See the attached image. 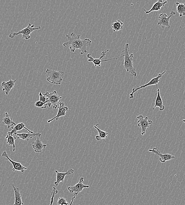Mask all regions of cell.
Listing matches in <instances>:
<instances>
[{"label": "cell", "instance_id": "1", "mask_svg": "<svg viewBox=\"0 0 185 205\" xmlns=\"http://www.w3.org/2000/svg\"><path fill=\"white\" fill-rule=\"evenodd\" d=\"M71 35L70 37L69 35H66L68 41L64 43L63 46L69 47L72 52H74L76 49H79L81 51V55L86 53L87 52V47L91 45L92 41L88 38L81 40V35H76L74 32H72Z\"/></svg>", "mask_w": 185, "mask_h": 205}, {"label": "cell", "instance_id": "2", "mask_svg": "<svg viewBox=\"0 0 185 205\" xmlns=\"http://www.w3.org/2000/svg\"><path fill=\"white\" fill-rule=\"evenodd\" d=\"M124 54V62L123 67L126 72L130 73L132 76L136 77L137 75L136 69L134 68L133 61L134 55L133 54H129V46L128 44H127L124 46V50L122 51Z\"/></svg>", "mask_w": 185, "mask_h": 205}, {"label": "cell", "instance_id": "3", "mask_svg": "<svg viewBox=\"0 0 185 205\" xmlns=\"http://www.w3.org/2000/svg\"><path fill=\"white\" fill-rule=\"evenodd\" d=\"M47 74V81L51 84L60 85L63 79L62 77L65 75V72L62 71H56L47 69L45 72Z\"/></svg>", "mask_w": 185, "mask_h": 205}, {"label": "cell", "instance_id": "4", "mask_svg": "<svg viewBox=\"0 0 185 205\" xmlns=\"http://www.w3.org/2000/svg\"><path fill=\"white\" fill-rule=\"evenodd\" d=\"M41 28V27L40 26L38 27L35 28V24L32 25L31 23H28L27 26L26 28H23L22 30L18 32L11 33L10 34L9 37L10 38H13L16 36L21 34L22 35V38L28 40L30 39L31 34H32L34 31L40 29Z\"/></svg>", "mask_w": 185, "mask_h": 205}, {"label": "cell", "instance_id": "5", "mask_svg": "<svg viewBox=\"0 0 185 205\" xmlns=\"http://www.w3.org/2000/svg\"><path fill=\"white\" fill-rule=\"evenodd\" d=\"M44 95L48 98V107H51L52 105H53V108L54 109H56L59 107L58 104L61 102L60 101L62 99V97L58 94L56 91H54L51 93L47 92Z\"/></svg>", "mask_w": 185, "mask_h": 205}, {"label": "cell", "instance_id": "6", "mask_svg": "<svg viewBox=\"0 0 185 205\" xmlns=\"http://www.w3.org/2000/svg\"><path fill=\"white\" fill-rule=\"evenodd\" d=\"M166 72V70H165L164 72H162V73H159L158 75L156 77H154L151 80L150 82L145 85H142L140 86H138L137 88H133L132 89V93L129 94V99H132L134 98L133 94L134 93H136L137 91L139 90L145 89V88L146 87L149 86H152V85H158V84L159 83V81H160V79L163 76V74H164Z\"/></svg>", "mask_w": 185, "mask_h": 205}, {"label": "cell", "instance_id": "7", "mask_svg": "<svg viewBox=\"0 0 185 205\" xmlns=\"http://www.w3.org/2000/svg\"><path fill=\"white\" fill-rule=\"evenodd\" d=\"M176 14L174 11H171L169 16L167 17L166 13L161 14L159 15L158 20V25L160 26L163 28L167 27L169 29L170 28V18Z\"/></svg>", "mask_w": 185, "mask_h": 205}, {"label": "cell", "instance_id": "8", "mask_svg": "<svg viewBox=\"0 0 185 205\" xmlns=\"http://www.w3.org/2000/svg\"><path fill=\"white\" fill-rule=\"evenodd\" d=\"M109 51V50L108 49L106 51H103V52H102L101 54L100 58H99V59H95V58L92 57L91 54H88L87 55V58H88V62H93L94 65H95V67H96L97 66H99L101 67V62H106V61H107L114 60H117L119 58L122 57L124 56V55H123L122 56L119 57L111 58V59L105 60L104 61H101V59H102V58H103L104 57H105V56H106L107 52Z\"/></svg>", "mask_w": 185, "mask_h": 205}, {"label": "cell", "instance_id": "9", "mask_svg": "<svg viewBox=\"0 0 185 205\" xmlns=\"http://www.w3.org/2000/svg\"><path fill=\"white\" fill-rule=\"evenodd\" d=\"M138 120L137 126L139 128H141V133L144 136L145 134L146 129L148 128H150V125L153 123L152 120H148V117H146L145 119H144L143 115H139L137 116Z\"/></svg>", "mask_w": 185, "mask_h": 205}, {"label": "cell", "instance_id": "10", "mask_svg": "<svg viewBox=\"0 0 185 205\" xmlns=\"http://www.w3.org/2000/svg\"><path fill=\"white\" fill-rule=\"evenodd\" d=\"M84 178L81 177L79 179V182L73 186H69L68 187V190L71 193H74L75 195H77L81 192L83 190L84 188H88L90 186L88 185H85L84 184Z\"/></svg>", "mask_w": 185, "mask_h": 205}, {"label": "cell", "instance_id": "11", "mask_svg": "<svg viewBox=\"0 0 185 205\" xmlns=\"http://www.w3.org/2000/svg\"><path fill=\"white\" fill-rule=\"evenodd\" d=\"M149 151L155 154L160 157L159 160L162 163H165L166 161L172 160L175 158V157L170 154H162L158 150V148H154L152 149H149Z\"/></svg>", "mask_w": 185, "mask_h": 205}, {"label": "cell", "instance_id": "12", "mask_svg": "<svg viewBox=\"0 0 185 205\" xmlns=\"http://www.w3.org/2000/svg\"><path fill=\"white\" fill-rule=\"evenodd\" d=\"M2 156L6 158L12 164L13 166V168L12 169L13 171H15V170L21 171L22 173H24L25 170H27V168L23 165L21 163L14 161L9 157L8 154L5 151L3 152Z\"/></svg>", "mask_w": 185, "mask_h": 205}, {"label": "cell", "instance_id": "13", "mask_svg": "<svg viewBox=\"0 0 185 205\" xmlns=\"http://www.w3.org/2000/svg\"><path fill=\"white\" fill-rule=\"evenodd\" d=\"M59 105V107L58 108L59 110H58L57 114V116L54 117L53 119L48 120V123H50L55 119H56L57 120H59L61 117L66 116V112L69 110V109L67 107L65 106V103L64 102H60Z\"/></svg>", "mask_w": 185, "mask_h": 205}, {"label": "cell", "instance_id": "14", "mask_svg": "<svg viewBox=\"0 0 185 205\" xmlns=\"http://www.w3.org/2000/svg\"><path fill=\"white\" fill-rule=\"evenodd\" d=\"M36 137L35 140L32 143V147L35 152L40 153L42 152L43 149L46 148L47 145L42 143L40 139L41 136Z\"/></svg>", "mask_w": 185, "mask_h": 205}, {"label": "cell", "instance_id": "15", "mask_svg": "<svg viewBox=\"0 0 185 205\" xmlns=\"http://www.w3.org/2000/svg\"><path fill=\"white\" fill-rule=\"evenodd\" d=\"M57 174L56 181L55 182V185L57 186H59L60 182H64L65 181V176L67 175H70L73 174L74 172L73 169H71L65 173H60L57 170L55 171Z\"/></svg>", "mask_w": 185, "mask_h": 205}, {"label": "cell", "instance_id": "16", "mask_svg": "<svg viewBox=\"0 0 185 205\" xmlns=\"http://www.w3.org/2000/svg\"><path fill=\"white\" fill-rule=\"evenodd\" d=\"M16 80H13L12 79H10L9 81L7 82H4L1 84L3 86L2 90L5 92L6 94L8 95L13 88L15 86Z\"/></svg>", "mask_w": 185, "mask_h": 205}, {"label": "cell", "instance_id": "17", "mask_svg": "<svg viewBox=\"0 0 185 205\" xmlns=\"http://www.w3.org/2000/svg\"><path fill=\"white\" fill-rule=\"evenodd\" d=\"M14 134L18 136V139H21L22 140L27 141H29L30 139H32L35 136H41V134L40 133H32L30 132H28V133H14Z\"/></svg>", "mask_w": 185, "mask_h": 205}, {"label": "cell", "instance_id": "18", "mask_svg": "<svg viewBox=\"0 0 185 205\" xmlns=\"http://www.w3.org/2000/svg\"><path fill=\"white\" fill-rule=\"evenodd\" d=\"M167 1H166L163 2L162 0H158L157 2L155 3L152 8L149 11H146L145 9H144V11L145 12L146 14H149L150 13L154 11H160L162 7L164 6L167 3Z\"/></svg>", "mask_w": 185, "mask_h": 205}, {"label": "cell", "instance_id": "19", "mask_svg": "<svg viewBox=\"0 0 185 205\" xmlns=\"http://www.w3.org/2000/svg\"><path fill=\"white\" fill-rule=\"evenodd\" d=\"M156 87H157V96L156 101H155V105L153 110H154L156 108L158 107H159V111H163L165 109V107L163 105V101H162V98L160 95V90L158 88V85H156Z\"/></svg>", "mask_w": 185, "mask_h": 205}, {"label": "cell", "instance_id": "20", "mask_svg": "<svg viewBox=\"0 0 185 205\" xmlns=\"http://www.w3.org/2000/svg\"><path fill=\"white\" fill-rule=\"evenodd\" d=\"M14 189V194H15V203L14 205H23L22 200V196L21 194L19 188L12 185Z\"/></svg>", "mask_w": 185, "mask_h": 205}, {"label": "cell", "instance_id": "21", "mask_svg": "<svg viewBox=\"0 0 185 205\" xmlns=\"http://www.w3.org/2000/svg\"><path fill=\"white\" fill-rule=\"evenodd\" d=\"M12 130L11 131V132H10V134L11 135V136H13V135L14 133H17V132H18V131L22 130V129H26V130L28 132H30V133H35V132H32V131L30 130L29 129H27V128L25 127V125L23 122L18 123V124L16 125V126L14 127H12Z\"/></svg>", "mask_w": 185, "mask_h": 205}, {"label": "cell", "instance_id": "22", "mask_svg": "<svg viewBox=\"0 0 185 205\" xmlns=\"http://www.w3.org/2000/svg\"><path fill=\"white\" fill-rule=\"evenodd\" d=\"M99 124H98L96 126H94V128L97 129L98 131V133H99V135H96L95 138L96 140L98 141H100L102 140H105V139H107V136L109 133L105 131L101 130L98 128V126H99Z\"/></svg>", "mask_w": 185, "mask_h": 205}, {"label": "cell", "instance_id": "23", "mask_svg": "<svg viewBox=\"0 0 185 205\" xmlns=\"http://www.w3.org/2000/svg\"><path fill=\"white\" fill-rule=\"evenodd\" d=\"M6 116L2 119V123L4 125L8 126V128H12V126H16V124L12 120V118L10 117L8 112H6Z\"/></svg>", "mask_w": 185, "mask_h": 205}, {"label": "cell", "instance_id": "24", "mask_svg": "<svg viewBox=\"0 0 185 205\" xmlns=\"http://www.w3.org/2000/svg\"><path fill=\"white\" fill-rule=\"evenodd\" d=\"M8 135H7L6 139H7V143L9 146H13V151L15 152V141L16 140V138L15 136H11L10 134V132H8Z\"/></svg>", "mask_w": 185, "mask_h": 205}, {"label": "cell", "instance_id": "25", "mask_svg": "<svg viewBox=\"0 0 185 205\" xmlns=\"http://www.w3.org/2000/svg\"><path fill=\"white\" fill-rule=\"evenodd\" d=\"M123 23L120 20L115 21L112 24L111 26L113 32L119 31L123 29Z\"/></svg>", "mask_w": 185, "mask_h": 205}, {"label": "cell", "instance_id": "26", "mask_svg": "<svg viewBox=\"0 0 185 205\" xmlns=\"http://www.w3.org/2000/svg\"><path fill=\"white\" fill-rule=\"evenodd\" d=\"M176 11L179 14L180 17L185 15V3H180V2L176 3Z\"/></svg>", "mask_w": 185, "mask_h": 205}, {"label": "cell", "instance_id": "27", "mask_svg": "<svg viewBox=\"0 0 185 205\" xmlns=\"http://www.w3.org/2000/svg\"><path fill=\"white\" fill-rule=\"evenodd\" d=\"M48 102H44L40 101H37L34 104V105L37 107L41 108L42 109H46L47 106H48Z\"/></svg>", "mask_w": 185, "mask_h": 205}, {"label": "cell", "instance_id": "28", "mask_svg": "<svg viewBox=\"0 0 185 205\" xmlns=\"http://www.w3.org/2000/svg\"><path fill=\"white\" fill-rule=\"evenodd\" d=\"M58 193H59V192H58V190L56 189V188L53 187V188L52 191L51 192V194L52 195V198H51V203L50 205H53V203L54 202V198H55L56 195Z\"/></svg>", "mask_w": 185, "mask_h": 205}, {"label": "cell", "instance_id": "29", "mask_svg": "<svg viewBox=\"0 0 185 205\" xmlns=\"http://www.w3.org/2000/svg\"><path fill=\"white\" fill-rule=\"evenodd\" d=\"M40 101L42 102H48V98L46 97L45 95H43L42 92L39 93Z\"/></svg>", "mask_w": 185, "mask_h": 205}, {"label": "cell", "instance_id": "30", "mask_svg": "<svg viewBox=\"0 0 185 205\" xmlns=\"http://www.w3.org/2000/svg\"><path fill=\"white\" fill-rule=\"evenodd\" d=\"M66 203H67V200L65 198L61 197L59 199V200L57 202V204L58 205H61Z\"/></svg>", "mask_w": 185, "mask_h": 205}, {"label": "cell", "instance_id": "31", "mask_svg": "<svg viewBox=\"0 0 185 205\" xmlns=\"http://www.w3.org/2000/svg\"><path fill=\"white\" fill-rule=\"evenodd\" d=\"M75 195H74V197L72 198V200H71V203H70V204H69V205H72V203H73L74 200V199L75 198Z\"/></svg>", "mask_w": 185, "mask_h": 205}, {"label": "cell", "instance_id": "32", "mask_svg": "<svg viewBox=\"0 0 185 205\" xmlns=\"http://www.w3.org/2000/svg\"><path fill=\"white\" fill-rule=\"evenodd\" d=\"M69 205V203H64V204H62V205Z\"/></svg>", "mask_w": 185, "mask_h": 205}, {"label": "cell", "instance_id": "33", "mask_svg": "<svg viewBox=\"0 0 185 205\" xmlns=\"http://www.w3.org/2000/svg\"><path fill=\"white\" fill-rule=\"evenodd\" d=\"M182 122H184L185 123V119H183V120L182 121Z\"/></svg>", "mask_w": 185, "mask_h": 205}]
</instances>
